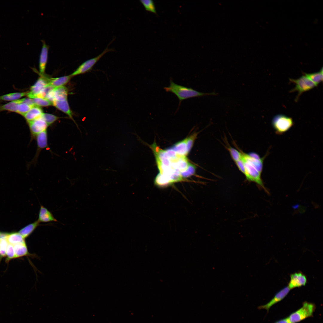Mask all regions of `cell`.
I'll return each instance as SVG.
<instances>
[{
  "mask_svg": "<svg viewBox=\"0 0 323 323\" xmlns=\"http://www.w3.org/2000/svg\"><path fill=\"white\" fill-rule=\"evenodd\" d=\"M290 82L295 84V87L290 91V93L297 92L298 94L295 101L297 102L299 97L304 92L308 91L315 87L316 86L305 75L294 79H289Z\"/></svg>",
  "mask_w": 323,
  "mask_h": 323,
  "instance_id": "cell-5",
  "label": "cell"
},
{
  "mask_svg": "<svg viewBox=\"0 0 323 323\" xmlns=\"http://www.w3.org/2000/svg\"><path fill=\"white\" fill-rule=\"evenodd\" d=\"M113 41H112L109 44L106 48L101 54L96 57L86 60L82 63L76 70L70 75L72 77L76 75L84 74L91 70L95 65L104 54L108 52L115 51V50L113 49L109 48H108L109 45Z\"/></svg>",
  "mask_w": 323,
  "mask_h": 323,
  "instance_id": "cell-6",
  "label": "cell"
},
{
  "mask_svg": "<svg viewBox=\"0 0 323 323\" xmlns=\"http://www.w3.org/2000/svg\"><path fill=\"white\" fill-rule=\"evenodd\" d=\"M55 101H61L67 99V88L63 86L55 87L54 89Z\"/></svg>",
  "mask_w": 323,
  "mask_h": 323,
  "instance_id": "cell-18",
  "label": "cell"
},
{
  "mask_svg": "<svg viewBox=\"0 0 323 323\" xmlns=\"http://www.w3.org/2000/svg\"><path fill=\"white\" fill-rule=\"evenodd\" d=\"M226 148L234 162H235L240 160L242 156L241 151H239L230 146H227Z\"/></svg>",
  "mask_w": 323,
  "mask_h": 323,
  "instance_id": "cell-26",
  "label": "cell"
},
{
  "mask_svg": "<svg viewBox=\"0 0 323 323\" xmlns=\"http://www.w3.org/2000/svg\"><path fill=\"white\" fill-rule=\"evenodd\" d=\"M242 153L241 159L245 169V176L247 180L256 183L267 193L268 191L265 187L261 177L262 170L251 162L243 155Z\"/></svg>",
  "mask_w": 323,
  "mask_h": 323,
  "instance_id": "cell-2",
  "label": "cell"
},
{
  "mask_svg": "<svg viewBox=\"0 0 323 323\" xmlns=\"http://www.w3.org/2000/svg\"><path fill=\"white\" fill-rule=\"evenodd\" d=\"M307 282V278L305 275L301 272H296L290 275L288 286L291 290L296 287L305 286Z\"/></svg>",
  "mask_w": 323,
  "mask_h": 323,
  "instance_id": "cell-11",
  "label": "cell"
},
{
  "mask_svg": "<svg viewBox=\"0 0 323 323\" xmlns=\"http://www.w3.org/2000/svg\"><path fill=\"white\" fill-rule=\"evenodd\" d=\"M274 323H290L287 318L277 321Z\"/></svg>",
  "mask_w": 323,
  "mask_h": 323,
  "instance_id": "cell-35",
  "label": "cell"
},
{
  "mask_svg": "<svg viewBox=\"0 0 323 323\" xmlns=\"http://www.w3.org/2000/svg\"><path fill=\"white\" fill-rule=\"evenodd\" d=\"M28 92L10 93L0 96V101H13L27 95Z\"/></svg>",
  "mask_w": 323,
  "mask_h": 323,
  "instance_id": "cell-22",
  "label": "cell"
},
{
  "mask_svg": "<svg viewBox=\"0 0 323 323\" xmlns=\"http://www.w3.org/2000/svg\"><path fill=\"white\" fill-rule=\"evenodd\" d=\"M14 249L15 258L25 256L28 254L25 242L13 245Z\"/></svg>",
  "mask_w": 323,
  "mask_h": 323,
  "instance_id": "cell-23",
  "label": "cell"
},
{
  "mask_svg": "<svg viewBox=\"0 0 323 323\" xmlns=\"http://www.w3.org/2000/svg\"><path fill=\"white\" fill-rule=\"evenodd\" d=\"M294 124L292 118L281 114L275 115L272 121V125L275 133L280 135L288 131Z\"/></svg>",
  "mask_w": 323,
  "mask_h": 323,
  "instance_id": "cell-4",
  "label": "cell"
},
{
  "mask_svg": "<svg viewBox=\"0 0 323 323\" xmlns=\"http://www.w3.org/2000/svg\"><path fill=\"white\" fill-rule=\"evenodd\" d=\"M140 1L146 10L155 14L157 13L155 4L153 1L152 0H140Z\"/></svg>",
  "mask_w": 323,
  "mask_h": 323,
  "instance_id": "cell-25",
  "label": "cell"
},
{
  "mask_svg": "<svg viewBox=\"0 0 323 323\" xmlns=\"http://www.w3.org/2000/svg\"><path fill=\"white\" fill-rule=\"evenodd\" d=\"M34 103L38 106H46L53 105L52 102L45 98L36 97L32 99Z\"/></svg>",
  "mask_w": 323,
  "mask_h": 323,
  "instance_id": "cell-27",
  "label": "cell"
},
{
  "mask_svg": "<svg viewBox=\"0 0 323 323\" xmlns=\"http://www.w3.org/2000/svg\"><path fill=\"white\" fill-rule=\"evenodd\" d=\"M53 105L59 110L67 114L72 119V113L70 108L67 99L61 101H54Z\"/></svg>",
  "mask_w": 323,
  "mask_h": 323,
  "instance_id": "cell-15",
  "label": "cell"
},
{
  "mask_svg": "<svg viewBox=\"0 0 323 323\" xmlns=\"http://www.w3.org/2000/svg\"><path fill=\"white\" fill-rule=\"evenodd\" d=\"M54 88V87L48 84L38 94L36 97L45 98L48 94L51 91L53 90Z\"/></svg>",
  "mask_w": 323,
  "mask_h": 323,
  "instance_id": "cell-31",
  "label": "cell"
},
{
  "mask_svg": "<svg viewBox=\"0 0 323 323\" xmlns=\"http://www.w3.org/2000/svg\"><path fill=\"white\" fill-rule=\"evenodd\" d=\"M22 99L10 102L7 103L0 105V112L3 111L17 113L19 104L22 102Z\"/></svg>",
  "mask_w": 323,
  "mask_h": 323,
  "instance_id": "cell-19",
  "label": "cell"
},
{
  "mask_svg": "<svg viewBox=\"0 0 323 323\" xmlns=\"http://www.w3.org/2000/svg\"><path fill=\"white\" fill-rule=\"evenodd\" d=\"M33 106L22 102L18 105L17 113L23 116Z\"/></svg>",
  "mask_w": 323,
  "mask_h": 323,
  "instance_id": "cell-29",
  "label": "cell"
},
{
  "mask_svg": "<svg viewBox=\"0 0 323 323\" xmlns=\"http://www.w3.org/2000/svg\"><path fill=\"white\" fill-rule=\"evenodd\" d=\"M40 117L46 122L48 126L59 118V117L53 115L43 113Z\"/></svg>",
  "mask_w": 323,
  "mask_h": 323,
  "instance_id": "cell-28",
  "label": "cell"
},
{
  "mask_svg": "<svg viewBox=\"0 0 323 323\" xmlns=\"http://www.w3.org/2000/svg\"><path fill=\"white\" fill-rule=\"evenodd\" d=\"M6 255L9 259L15 258V254L13 245L8 243L7 247Z\"/></svg>",
  "mask_w": 323,
  "mask_h": 323,
  "instance_id": "cell-33",
  "label": "cell"
},
{
  "mask_svg": "<svg viewBox=\"0 0 323 323\" xmlns=\"http://www.w3.org/2000/svg\"><path fill=\"white\" fill-rule=\"evenodd\" d=\"M0 245H1V240H0Z\"/></svg>",
  "mask_w": 323,
  "mask_h": 323,
  "instance_id": "cell-36",
  "label": "cell"
},
{
  "mask_svg": "<svg viewBox=\"0 0 323 323\" xmlns=\"http://www.w3.org/2000/svg\"><path fill=\"white\" fill-rule=\"evenodd\" d=\"M196 167L194 165L191 164L188 168L181 173L182 178L188 177L194 175L196 172Z\"/></svg>",
  "mask_w": 323,
  "mask_h": 323,
  "instance_id": "cell-30",
  "label": "cell"
},
{
  "mask_svg": "<svg viewBox=\"0 0 323 323\" xmlns=\"http://www.w3.org/2000/svg\"><path fill=\"white\" fill-rule=\"evenodd\" d=\"M43 113L42 109L39 106L35 105L23 116L28 122L39 118Z\"/></svg>",
  "mask_w": 323,
  "mask_h": 323,
  "instance_id": "cell-14",
  "label": "cell"
},
{
  "mask_svg": "<svg viewBox=\"0 0 323 323\" xmlns=\"http://www.w3.org/2000/svg\"><path fill=\"white\" fill-rule=\"evenodd\" d=\"M164 89L167 92L174 94L178 97L179 101V106L182 101L186 99L205 95H216L217 94L214 92L205 93L198 92L191 88L177 84L172 79L170 80L169 86L164 87Z\"/></svg>",
  "mask_w": 323,
  "mask_h": 323,
  "instance_id": "cell-1",
  "label": "cell"
},
{
  "mask_svg": "<svg viewBox=\"0 0 323 323\" xmlns=\"http://www.w3.org/2000/svg\"><path fill=\"white\" fill-rule=\"evenodd\" d=\"M6 240L8 243L12 245L25 242L24 238L19 233L7 234Z\"/></svg>",
  "mask_w": 323,
  "mask_h": 323,
  "instance_id": "cell-24",
  "label": "cell"
},
{
  "mask_svg": "<svg viewBox=\"0 0 323 323\" xmlns=\"http://www.w3.org/2000/svg\"><path fill=\"white\" fill-rule=\"evenodd\" d=\"M48 78L44 77H39L31 87L30 91L28 92L26 96L31 99L36 97L38 94L48 84Z\"/></svg>",
  "mask_w": 323,
  "mask_h": 323,
  "instance_id": "cell-10",
  "label": "cell"
},
{
  "mask_svg": "<svg viewBox=\"0 0 323 323\" xmlns=\"http://www.w3.org/2000/svg\"><path fill=\"white\" fill-rule=\"evenodd\" d=\"M39 222L38 220L30 224L19 231V233L24 238L29 236L39 225Z\"/></svg>",
  "mask_w": 323,
  "mask_h": 323,
  "instance_id": "cell-21",
  "label": "cell"
},
{
  "mask_svg": "<svg viewBox=\"0 0 323 323\" xmlns=\"http://www.w3.org/2000/svg\"><path fill=\"white\" fill-rule=\"evenodd\" d=\"M290 290L288 286L284 287L277 292L268 303L259 306L258 309H264L268 312L272 306L282 300L287 295Z\"/></svg>",
  "mask_w": 323,
  "mask_h": 323,
  "instance_id": "cell-9",
  "label": "cell"
},
{
  "mask_svg": "<svg viewBox=\"0 0 323 323\" xmlns=\"http://www.w3.org/2000/svg\"><path fill=\"white\" fill-rule=\"evenodd\" d=\"M71 77L70 75L59 77L48 78V84L54 88L63 86L69 82Z\"/></svg>",
  "mask_w": 323,
  "mask_h": 323,
  "instance_id": "cell-17",
  "label": "cell"
},
{
  "mask_svg": "<svg viewBox=\"0 0 323 323\" xmlns=\"http://www.w3.org/2000/svg\"><path fill=\"white\" fill-rule=\"evenodd\" d=\"M42 46L39 57V68L41 74H43L45 72L47 63L48 51L49 46L47 45L44 40H41Z\"/></svg>",
  "mask_w": 323,
  "mask_h": 323,
  "instance_id": "cell-12",
  "label": "cell"
},
{
  "mask_svg": "<svg viewBox=\"0 0 323 323\" xmlns=\"http://www.w3.org/2000/svg\"><path fill=\"white\" fill-rule=\"evenodd\" d=\"M38 220L40 223L57 222V220L54 217L52 213L42 205L40 206Z\"/></svg>",
  "mask_w": 323,
  "mask_h": 323,
  "instance_id": "cell-13",
  "label": "cell"
},
{
  "mask_svg": "<svg viewBox=\"0 0 323 323\" xmlns=\"http://www.w3.org/2000/svg\"><path fill=\"white\" fill-rule=\"evenodd\" d=\"M235 163L239 170L244 175L245 172V166L241 159Z\"/></svg>",
  "mask_w": 323,
  "mask_h": 323,
  "instance_id": "cell-34",
  "label": "cell"
},
{
  "mask_svg": "<svg viewBox=\"0 0 323 323\" xmlns=\"http://www.w3.org/2000/svg\"><path fill=\"white\" fill-rule=\"evenodd\" d=\"M37 144L36 154L30 162L31 164H36L41 151L45 148H48V135L47 130L38 134L36 137Z\"/></svg>",
  "mask_w": 323,
  "mask_h": 323,
  "instance_id": "cell-8",
  "label": "cell"
},
{
  "mask_svg": "<svg viewBox=\"0 0 323 323\" xmlns=\"http://www.w3.org/2000/svg\"><path fill=\"white\" fill-rule=\"evenodd\" d=\"M323 72L322 67L318 72L310 73H304V75L312 82L316 86L323 81Z\"/></svg>",
  "mask_w": 323,
  "mask_h": 323,
  "instance_id": "cell-20",
  "label": "cell"
},
{
  "mask_svg": "<svg viewBox=\"0 0 323 323\" xmlns=\"http://www.w3.org/2000/svg\"><path fill=\"white\" fill-rule=\"evenodd\" d=\"M316 308L315 304L305 301L301 307L291 313L287 318L290 323H298L312 316Z\"/></svg>",
  "mask_w": 323,
  "mask_h": 323,
  "instance_id": "cell-3",
  "label": "cell"
},
{
  "mask_svg": "<svg viewBox=\"0 0 323 323\" xmlns=\"http://www.w3.org/2000/svg\"><path fill=\"white\" fill-rule=\"evenodd\" d=\"M27 123L30 130L31 141L35 139L38 134L46 130L48 126L46 122L41 117Z\"/></svg>",
  "mask_w": 323,
  "mask_h": 323,
  "instance_id": "cell-7",
  "label": "cell"
},
{
  "mask_svg": "<svg viewBox=\"0 0 323 323\" xmlns=\"http://www.w3.org/2000/svg\"><path fill=\"white\" fill-rule=\"evenodd\" d=\"M1 245L0 247V255L4 256L6 255V251L8 245V243L5 239H0Z\"/></svg>",
  "mask_w": 323,
  "mask_h": 323,
  "instance_id": "cell-32",
  "label": "cell"
},
{
  "mask_svg": "<svg viewBox=\"0 0 323 323\" xmlns=\"http://www.w3.org/2000/svg\"><path fill=\"white\" fill-rule=\"evenodd\" d=\"M170 148L181 156H186L189 153L187 150L186 138L176 143Z\"/></svg>",
  "mask_w": 323,
  "mask_h": 323,
  "instance_id": "cell-16",
  "label": "cell"
}]
</instances>
